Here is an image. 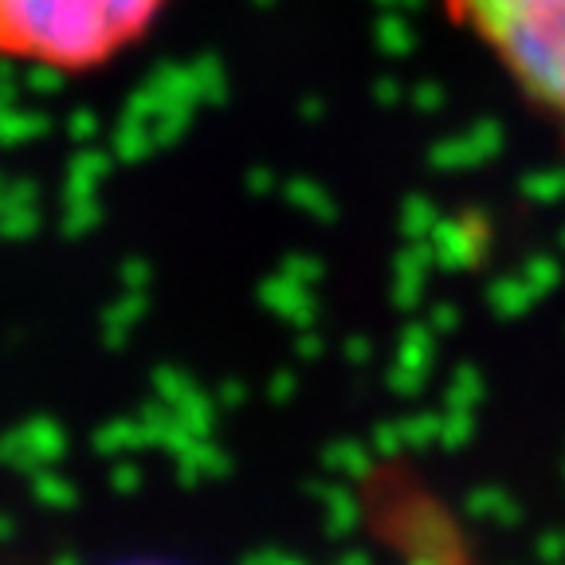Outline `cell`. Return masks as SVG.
I'll use <instances>...</instances> for the list:
<instances>
[{"instance_id":"6da1fadb","label":"cell","mask_w":565,"mask_h":565,"mask_svg":"<svg viewBox=\"0 0 565 565\" xmlns=\"http://www.w3.org/2000/svg\"><path fill=\"white\" fill-rule=\"evenodd\" d=\"M173 0H0V60L95 75L146 44Z\"/></svg>"},{"instance_id":"7a4b0ae2","label":"cell","mask_w":565,"mask_h":565,"mask_svg":"<svg viewBox=\"0 0 565 565\" xmlns=\"http://www.w3.org/2000/svg\"><path fill=\"white\" fill-rule=\"evenodd\" d=\"M440 12L565 138V0H440Z\"/></svg>"}]
</instances>
